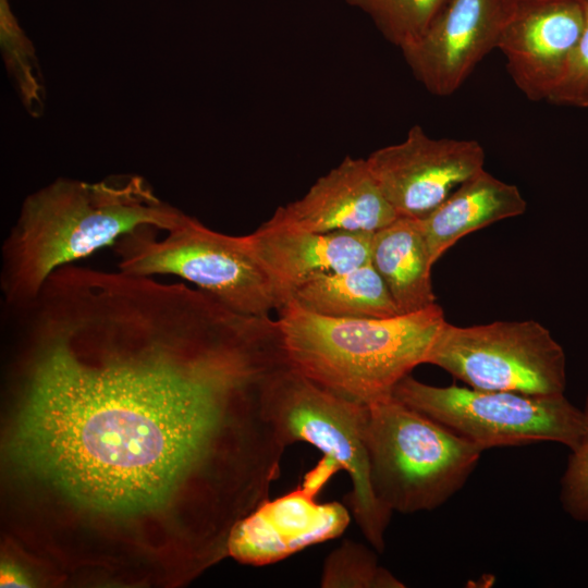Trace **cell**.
Returning <instances> with one entry per match:
<instances>
[{"mask_svg":"<svg viewBox=\"0 0 588 588\" xmlns=\"http://www.w3.org/2000/svg\"><path fill=\"white\" fill-rule=\"evenodd\" d=\"M268 406L284 445L302 441L345 470L352 481L347 502L362 534L377 552L392 512L376 498L366 442V404L341 396L314 382L291 364L272 378Z\"/></svg>","mask_w":588,"mask_h":588,"instance_id":"6","label":"cell"},{"mask_svg":"<svg viewBox=\"0 0 588 588\" xmlns=\"http://www.w3.org/2000/svg\"><path fill=\"white\" fill-rule=\"evenodd\" d=\"M584 11L583 30L567 72L548 102L577 108L588 107V0H580Z\"/></svg>","mask_w":588,"mask_h":588,"instance_id":"21","label":"cell"},{"mask_svg":"<svg viewBox=\"0 0 588 588\" xmlns=\"http://www.w3.org/2000/svg\"><path fill=\"white\" fill-rule=\"evenodd\" d=\"M339 470L322 457L297 488L265 500L234 526L228 555L264 566L341 536L351 520L348 511L339 502H318L316 497Z\"/></svg>","mask_w":588,"mask_h":588,"instance_id":"9","label":"cell"},{"mask_svg":"<svg viewBox=\"0 0 588 588\" xmlns=\"http://www.w3.org/2000/svg\"><path fill=\"white\" fill-rule=\"evenodd\" d=\"M375 551L351 539L344 540L324 560L320 586L322 588H404L403 581L379 564Z\"/></svg>","mask_w":588,"mask_h":588,"instance_id":"19","label":"cell"},{"mask_svg":"<svg viewBox=\"0 0 588 588\" xmlns=\"http://www.w3.org/2000/svg\"><path fill=\"white\" fill-rule=\"evenodd\" d=\"M142 226L114 243L118 269L139 277L175 275L238 314L268 317L283 306L246 235L213 231L186 213L159 238Z\"/></svg>","mask_w":588,"mask_h":588,"instance_id":"5","label":"cell"},{"mask_svg":"<svg viewBox=\"0 0 588 588\" xmlns=\"http://www.w3.org/2000/svg\"><path fill=\"white\" fill-rule=\"evenodd\" d=\"M527 203L516 185L483 169L460 184L437 208L418 219L431 262L463 236L520 216Z\"/></svg>","mask_w":588,"mask_h":588,"instance_id":"15","label":"cell"},{"mask_svg":"<svg viewBox=\"0 0 588 588\" xmlns=\"http://www.w3.org/2000/svg\"><path fill=\"white\" fill-rule=\"evenodd\" d=\"M512 0H445L422 37L402 50L432 95L455 93L498 44Z\"/></svg>","mask_w":588,"mask_h":588,"instance_id":"12","label":"cell"},{"mask_svg":"<svg viewBox=\"0 0 588 588\" xmlns=\"http://www.w3.org/2000/svg\"><path fill=\"white\" fill-rule=\"evenodd\" d=\"M583 412L586 433L578 448L571 451L561 479L560 500L571 517L588 523V394Z\"/></svg>","mask_w":588,"mask_h":588,"instance_id":"20","label":"cell"},{"mask_svg":"<svg viewBox=\"0 0 588 588\" xmlns=\"http://www.w3.org/2000/svg\"><path fill=\"white\" fill-rule=\"evenodd\" d=\"M393 395L482 451L537 442H555L574 451L586 433L583 409L564 394L530 395L456 384L437 387L407 375L396 384Z\"/></svg>","mask_w":588,"mask_h":588,"instance_id":"7","label":"cell"},{"mask_svg":"<svg viewBox=\"0 0 588 588\" xmlns=\"http://www.w3.org/2000/svg\"><path fill=\"white\" fill-rule=\"evenodd\" d=\"M375 23L401 51L417 42L445 0H346Z\"/></svg>","mask_w":588,"mask_h":588,"instance_id":"18","label":"cell"},{"mask_svg":"<svg viewBox=\"0 0 588 588\" xmlns=\"http://www.w3.org/2000/svg\"><path fill=\"white\" fill-rule=\"evenodd\" d=\"M583 25L580 0H512L497 49L529 100L548 101L560 85Z\"/></svg>","mask_w":588,"mask_h":588,"instance_id":"11","label":"cell"},{"mask_svg":"<svg viewBox=\"0 0 588 588\" xmlns=\"http://www.w3.org/2000/svg\"><path fill=\"white\" fill-rule=\"evenodd\" d=\"M370 262L383 279L400 314L436 303L428 247L416 218L397 217L372 234Z\"/></svg>","mask_w":588,"mask_h":588,"instance_id":"16","label":"cell"},{"mask_svg":"<svg viewBox=\"0 0 588 588\" xmlns=\"http://www.w3.org/2000/svg\"><path fill=\"white\" fill-rule=\"evenodd\" d=\"M277 321L294 368L341 396L369 405L391 396L404 377L427 363L446 320L438 304L387 318H335L289 301Z\"/></svg>","mask_w":588,"mask_h":588,"instance_id":"3","label":"cell"},{"mask_svg":"<svg viewBox=\"0 0 588 588\" xmlns=\"http://www.w3.org/2000/svg\"><path fill=\"white\" fill-rule=\"evenodd\" d=\"M485 158L477 140L432 138L415 124L402 142L372 151L366 162L397 216L420 219L483 169Z\"/></svg>","mask_w":588,"mask_h":588,"instance_id":"10","label":"cell"},{"mask_svg":"<svg viewBox=\"0 0 588 588\" xmlns=\"http://www.w3.org/2000/svg\"><path fill=\"white\" fill-rule=\"evenodd\" d=\"M183 216L137 174L52 181L24 199L3 242L0 279L7 308L34 299L57 269L138 228L169 231Z\"/></svg>","mask_w":588,"mask_h":588,"instance_id":"2","label":"cell"},{"mask_svg":"<svg viewBox=\"0 0 588 588\" xmlns=\"http://www.w3.org/2000/svg\"><path fill=\"white\" fill-rule=\"evenodd\" d=\"M11 313L13 444L66 501L119 523L171 503L211 552L269 499L286 449L267 399L290 364L277 320L183 282L73 264Z\"/></svg>","mask_w":588,"mask_h":588,"instance_id":"1","label":"cell"},{"mask_svg":"<svg viewBox=\"0 0 588 588\" xmlns=\"http://www.w3.org/2000/svg\"><path fill=\"white\" fill-rule=\"evenodd\" d=\"M367 408L370 483L390 512L443 505L477 467L479 446L393 394Z\"/></svg>","mask_w":588,"mask_h":588,"instance_id":"4","label":"cell"},{"mask_svg":"<svg viewBox=\"0 0 588 588\" xmlns=\"http://www.w3.org/2000/svg\"><path fill=\"white\" fill-rule=\"evenodd\" d=\"M372 234L308 232L261 224L246 238L285 304L298 286L368 262Z\"/></svg>","mask_w":588,"mask_h":588,"instance_id":"14","label":"cell"},{"mask_svg":"<svg viewBox=\"0 0 588 588\" xmlns=\"http://www.w3.org/2000/svg\"><path fill=\"white\" fill-rule=\"evenodd\" d=\"M0 584L1 587H28L30 580L21 566L5 561L1 564Z\"/></svg>","mask_w":588,"mask_h":588,"instance_id":"22","label":"cell"},{"mask_svg":"<svg viewBox=\"0 0 588 588\" xmlns=\"http://www.w3.org/2000/svg\"><path fill=\"white\" fill-rule=\"evenodd\" d=\"M289 301L327 317L387 318L400 315L383 279L370 260L311 280L298 286Z\"/></svg>","mask_w":588,"mask_h":588,"instance_id":"17","label":"cell"},{"mask_svg":"<svg viewBox=\"0 0 588 588\" xmlns=\"http://www.w3.org/2000/svg\"><path fill=\"white\" fill-rule=\"evenodd\" d=\"M426 364L478 390L560 395L566 388L565 353L532 319L468 327L445 321Z\"/></svg>","mask_w":588,"mask_h":588,"instance_id":"8","label":"cell"},{"mask_svg":"<svg viewBox=\"0 0 588 588\" xmlns=\"http://www.w3.org/2000/svg\"><path fill=\"white\" fill-rule=\"evenodd\" d=\"M366 159L345 157L301 198L280 206L265 225L308 232L375 233L397 218Z\"/></svg>","mask_w":588,"mask_h":588,"instance_id":"13","label":"cell"}]
</instances>
